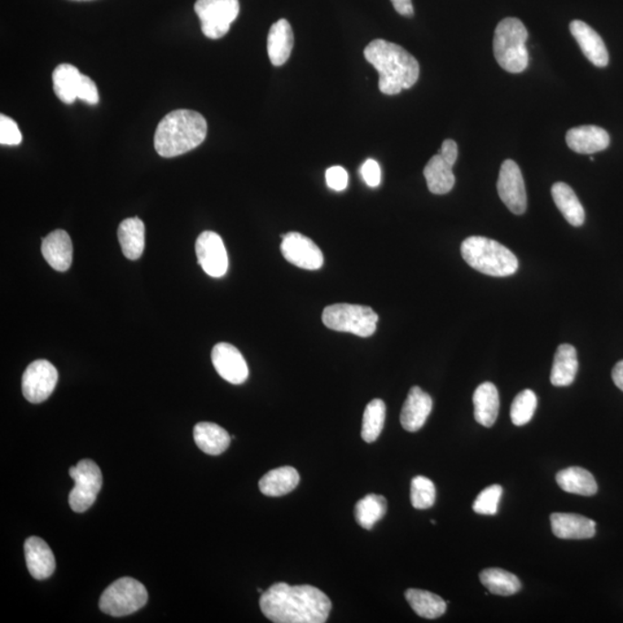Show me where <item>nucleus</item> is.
Instances as JSON below:
<instances>
[{"label": "nucleus", "instance_id": "f257e3e1", "mask_svg": "<svg viewBox=\"0 0 623 623\" xmlns=\"http://www.w3.org/2000/svg\"><path fill=\"white\" fill-rule=\"evenodd\" d=\"M260 607L263 616L275 623H323L332 602L318 587L280 582L262 592Z\"/></svg>", "mask_w": 623, "mask_h": 623}, {"label": "nucleus", "instance_id": "f03ea898", "mask_svg": "<svg viewBox=\"0 0 623 623\" xmlns=\"http://www.w3.org/2000/svg\"><path fill=\"white\" fill-rule=\"evenodd\" d=\"M364 56L379 73V90L385 95H397L418 81V61L397 44L375 39L365 48Z\"/></svg>", "mask_w": 623, "mask_h": 623}, {"label": "nucleus", "instance_id": "7ed1b4c3", "mask_svg": "<svg viewBox=\"0 0 623 623\" xmlns=\"http://www.w3.org/2000/svg\"><path fill=\"white\" fill-rule=\"evenodd\" d=\"M205 117L193 110L179 109L160 121L153 137L157 153L165 159L184 155L199 147L207 137Z\"/></svg>", "mask_w": 623, "mask_h": 623}, {"label": "nucleus", "instance_id": "20e7f679", "mask_svg": "<svg viewBox=\"0 0 623 623\" xmlns=\"http://www.w3.org/2000/svg\"><path fill=\"white\" fill-rule=\"evenodd\" d=\"M464 261L480 273L506 278L519 269V260L511 249L486 237L472 236L465 239L460 247Z\"/></svg>", "mask_w": 623, "mask_h": 623}, {"label": "nucleus", "instance_id": "39448f33", "mask_svg": "<svg viewBox=\"0 0 623 623\" xmlns=\"http://www.w3.org/2000/svg\"><path fill=\"white\" fill-rule=\"evenodd\" d=\"M528 30L516 17H507L495 29L493 49L495 59L509 73L523 72L529 64L526 49Z\"/></svg>", "mask_w": 623, "mask_h": 623}, {"label": "nucleus", "instance_id": "423d86ee", "mask_svg": "<svg viewBox=\"0 0 623 623\" xmlns=\"http://www.w3.org/2000/svg\"><path fill=\"white\" fill-rule=\"evenodd\" d=\"M377 320L375 312L363 305L333 304L322 313V322L327 328L359 337L372 336L376 331Z\"/></svg>", "mask_w": 623, "mask_h": 623}, {"label": "nucleus", "instance_id": "0eeeda50", "mask_svg": "<svg viewBox=\"0 0 623 623\" xmlns=\"http://www.w3.org/2000/svg\"><path fill=\"white\" fill-rule=\"evenodd\" d=\"M146 587L134 578L122 577L104 590L100 598V609L108 616H130L147 604Z\"/></svg>", "mask_w": 623, "mask_h": 623}, {"label": "nucleus", "instance_id": "6e6552de", "mask_svg": "<svg viewBox=\"0 0 623 623\" xmlns=\"http://www.w3.org/2000/svg\"><path fill=\"white\" fill-rule=\"evenodd\" d=\"M76 486L69 493V503L72 511L85 512L93 506L102 489L103 476L98 464L91 459H82L76 467L69 469Z\"/></svg>", "mask_w": 623, "mask_h": 623}, {"label": "nucleus", "instance_id": "1a4fd4ad", "mask_svg": "<svg viewBox=\"0 0 623 623\" xmlns=\"http://www.w3.org/2000/svg\"><path fill=\"white\" fill-rule=\"evenodd\" d=\"M239 0H196L195 10L206 37H226L239 15Z\"/></svg>", "mask_w": 623, "mask_h": 623}, {"label": "nucleus", "instance_id": "9d476101", "mask_svg": "<svg viewBox=\"0 0 623 623\" xmlns=\"http://www.w3.org/2000/svg\"><path fill=\"white\" fill-rule=\"evenodd\" d=\"M58 383V372L50 362L39 359L30 364L22 375V394L28 402L38 405L47 401Z\"/></svg>", "mask_w": 623, "mask_h": 623}, {"label": "nucleus", "instance_id": "9b49d317", "mask_svg": "<svg viewBox=\"0 0 623 623\" xmlns=\"http://www.w3.org/2000/svg\"><path fill=\"white\" fill-rule=\"evenodd\" d=\"M282 252L285 260L292 263L298 269L306 270H318L323 265V254L322 249L313 240L298 232H289L282 235Z\"/></svg>", "mask_w": 623, "mask_h": 623}, {"label": "nucleus", "instance_id": "f8f14e48", "mask_svg": "<svg viewBox=\"0 0 623 623\" xmlns=\"http://www.w3.org/2000/svg\"><path fill=\"white\" fill-rule=\"evenodd\" d=\"M197 262L205 273L212 278H223L229 269V259L221 236L213 231H205L197 237L195 243Z\"/></svg>", "mask_w": 623, "mask_h": 623}, {"label": "nucleus", "instance_id": "ddd939ff", "mask_svg": "<svg viewBox=\"0 0 623 623\" xmlns=\"http://www.w3.org/2000/svg\"><path fill=\"white\" fill-rule=\"evenodd\" d=\"M500 199L512 213L522 215L526 210V191L520 166L512 160L504 161L498 179Z\"/></svg>", "mask_w": 623, "mask_h": 623}, {"label": "nucleus", "instance_id": "4468645a", "mask_svg": "<svg viewBox=\"0 0 623 623\" xmlns=\"http://www.w3.org/2000/svg\"><path fill=\"white\" fill-rule=\"evenodd\" d=\"M212 362L215 370L227 383L241 385L248 380V363L236 346L229 343L215 345L212 351Z\"/></svg>", "mask_w": 623, "mask_h": 623}, {"label": "nucleus", "instance_id": "2eb2a0df", "mask_svg": "<svg viewBox=\"0 0 623 623\" xmlns=\"http://www.w3.org/2000/svg\"><path fill=\"white\" fill-rule=\"evenodd\" d=\"M569 28L587 60H590L597 68H605L608 65L607 48L594 28L581 20L573 21Z\"/></svg>", "mask_w": 623, "mask_h": 623}, {"label": "nucleus", "instance_id": "dca6fc26", "mask_svg": "<svg viewBox=\"0 0 623 623\" xmlns=\"http://www.w3.org/2000/svg\"><path fill=\"white\" fill-rule=\"evenodd\" d=\"M25 555L29 574L35 580H47L55 573L54 553L43 539L29 537L25 543Z\"/></svg>", "mask_w": 623, "mask_h": 623}, {"label": "nucleus", "instance_id": "f3484780", "mask_svg": "<svg viewBox=\"0 0 623 623\" xmlns=\"http://www.w3.org/2000/svg\"><path fill=\"white\" fill-rule=\"evenodd\" d=\"M433 401L419 387H412L401 412V424L407 432L419 431L431 415Z\"/></svg>", "mask_w": 623, "mask_h": 623}, {"label": "nucleus", "instance_id": "a211bd4d", "mask_svg": "<svg viewBox=\"0 0 623 623\" xmlns=\"http://www.w3.org/2000/svg\"><path fill=\"white\" fill-rule=\"evenodd\" d=\"M565 142L575 153L590 155V153L603 152L608 148L609 135L602 127L580 126L567 132Z\"/></svg>", "mask_w": 623, "mask_h": 623}, {"label": "nucleus", "instance_id": "6ab92c4d", "mask_svg": "<svg viewBox=\"0 0 623 623\" xmlns=\"http://www.w3.org/2000/svg\"><path fill=\"white\" fill-rule=\"evenodd\" d=\"M42 254L55 270H69L73 258L71 237L64 230L52 231L42 241Z\"/></svg>", "mask_w": 623, "mask_h": 623}, {"label": "nucleus", "instance_id": "aec40b11", "mask_svg": "<svg viewBox=\"0 0 623 623\" xmlns=\"http://www.w3.org/2000/svg\"><path fill=\"white\" fill-rule=\"evenodd\" d=\"M551 524L553 533L560 539H589L596 534V522L582 515L554 512Z\"/></svg>", "mask_w": 623, "mask_h": 623}, {"label": "nucleus", "instance_id": "412c9836", "mask_svg": "<svg viewBox=\"0 0 623 623\" xmlns=\"http://www.w3.org/2000/svg\"><path fill=\"white\" fill-rule=\"evenodd\" d=\"M293 49V32L288 20L280 19L275 22L267 38V50L269 59L274 66L287 63Z\"/></svg>", "mask_w": 623, "mask_h": 623}, {"label": "nucleus", "instance_id": "4be33fe9", "mask_svg": "<svg viewBox=\"0 0 623 623\" xmlns=\"http://www.w3.org/2000/svg\"><path fill=\"white\" fill-rule=\"evenodd\" d=\"M300 473L292 467L274 469L259 481V489L266 497H283L292 492L300 484Z\"/></svg>", "mask_w": 623, "mask_h": 623}, {"label": "nucleus", "instance_id": "5701e85b", "mask_svg": "<svg viewBox=\"0 0 623 623\" xmlns=\"http://www.w3.org/2000/svg\"><path fill=\"white\" fill-rule=\"evenodd\" d=\"M196 446L208 455H221L229 449L231 437L225 428L214 423H199L193 429Z\"/></svg>", "mask_w": 623, "mask_h": 623}, {"label": "nucleus", "instance_id": "b1692460", "mask_svg": "<svg viewBox=\"0 0 623 623\" xmlns=\"http://www.w3.org/2000/svg\"><path fill=\"white\" fill-rule=\"evenodd\" d=\"M475 418L485 428H492L497 421L500 407L499 392L492 383L478 385L473 394Z\"/></svg>", "mask_w": 623, "mask_h": 623}, {"label": "nucleus", "instance_id": "393cba45", "mask_svg": "<svg viewBox=\"0 0 623 623\" xmlns=\"http://www.w3.org/2000/svg\"><path fill=\"white\" fill-rule=\"evenodd\" d=\"M82 74L76 66L71 64H60L57 66L52 73V82L57 98L65 104H73L78 100L79 90H80Z\"/></svg>", "mask_w": 623, "mask_h": 623}, {"label": "nucleus", "instance_id": "a878e982", "mask_svg": "<svg viewBox=\"0 0 623 623\" xmlns=\"http://www.w3.org/2000/svg\"><path fill=\"white\" fill-rule=\"evenodd\" d=\"M556 482L565 492L592 497L598 492V485L591 472L580 467H570L556 473Z\"/></svg>", "mask_w": 623, "mask_h": 623}, {"label": "nucleus", "instance_id": "bb28decb", "mask_svg": "<svg viewBox=\"0 0 623 623\" xmlns=\"http://www.w3.org/2000/svg\"><path fill=\"white\" fill-rule=\"evenodd\" d=\"M578 371L576 349L570 344L560 345L554 355L551 383L555 387H567L574 383Z\"/></svg>", "mask_w": 623, "mask_h": 623}, {"label": "nucleus", "instance_id": "cd10ccee", "mask_svg": "<svg viewBox=\"0 0 623 623\" xmlns=\"http://www.w3.org/2000/svg\"><path fill=\"white\" fill-rule=\"evenodd\" d=\"M428 187L433 195H447L455 185L453 165L449 164L440 153L433 156L424 169Z\"/></svg>", "mask_w": 623, "mask_h": 623}, {"label": "nucleus", "instance_id": "c85d7f7f", "mask_svg": "<svg viewBox=\"0 0 623 623\" xmlns=\"http://www.w3.org/2000/svg\"><path fill=\"white\" fill-rule=\"evenodd\" d=\"M118 240L122 254L130 260H138L144 251V225L142 219H124L118 227Z\"/></svg>", "mask_w": 623, "mask_h": 623}, {"label": "nucleus", "instance_id": "c756f323", "mask_svg": "<svg viewBox=\"0 0 623 623\" xmlns=\"http://www.w3.org/2000/svg\"><path fill=\"white\" fill-rule=\"evenodd\" d=\"M553 200L569 225L582 227L586 221L585 208L572 187L565 183H556L552 187Z\"/></svg>", "mask_w": 623, "mask_h": 623}, {"label": "nucleus", "instance_id": "7c9ffc66", "mask_svg": "<svg viewBox=\"0 0 623 623\" xmlns=\"http://www.w3.org/2000/svg\"><path fill=\"white\" fill-rule=\"evenodd\" d=\"M406 598L412 609L421 618H438L447 611L445 600L427 590H407Z\"/></svg>", "mask_w": 623, "mask_h": 623}, {"label": "nucleus", "instance_id": "2f4dec72", "mask_svg": "<svg viewBox=\"0 0 623 623\" xmlns=\"http://www.w3.org/2000/svg\"><path fill=\"white\" fill-rule=\"evenodd\" d=\"M482 586L491 594L498 596H512L521 590L522 585L516 575L500 568H487L480 575Z\"/></svg>", "mask_w": 623, "mask_h": 623}, {"label": "nucleus", "instance_id": "473e14b6", "mask_svg": "<svg viewBox=\"0 0 623 623\" xmlns=\"http://www.w3.org/2000/svg\"><path fill=\"white\" fill-rule=\"evenodd\" d=\"M387 512V502L377 494H368L355 504V521L364 529L371 530Z\"/></svg>", "mask_w": 623, "mask_h": 623}, {"label": "nucleus", "instance_id": "72a5a7b5", "mask_svg": "<svg viewBox=\"0 0 623 623\" xmlns=\"http://www.w3.org/2000/svg\"><path fill=\"white\" fill-rule=\"evenodd\" d=\"M385 420V405L383 399H373L368 403L363 417L362 438L364 441L372 443L377 440L383 432Z\"/></svg>", "mask_w": 623, "mask_h": 623}, {"label": "nucleus", "instance_id": "f704fd0d", "mask_svg": "<svg viewBox=\"0 0 623 623\" xmlns=\"http://www.w3.org/2000/svg\"><path fill=\"white\" fill-rule=\"evenodd\" d=\"M537 409V396L533 390L525 389L512 402L511 418L516 427H523L529 423Z\"/></svg>", "mask_w": 623, "mask_h": 623}, {"label": "nucleus", "instance_id": "c9c22d12", "mask_svg": "<svg viewBox=\"0 0 623 623\" xmlns=\"http://www.w3.org/2000/svg\"><path fill=\"white\" fill-rule=\"evenodd\" d=\"M437 491L433 481L417 476L411 481V503L416 509H428L436 503Z\"/></svg>", "mask_w": 623, "mask_h": 623}, {"label": "nucleus", "instance_id": "e433bc0d", "mask_svg": "<svg viewBox=\"0 0 623 623\" xmlns=\"http://www.w3.org/2000/svg\"><path fill=\"white\" fill-rule=\"evenodd\" d=\"M503 489L500 485H492L486 487L482 492L478 495L475 502H473V512L480 515L493 516L498 512L500 500L502 498Z\"/></svg>", "mask_w": 623, "mask_h": 623}, {"label": "nucleus", "instance_id": "4c0bfd02", "mask_svg": "<svg viewBox=\"0 0 623 623\" xmlns=\"http://www.w3.org/2000/svg\"><path fill=\"white\" fill-rule=\"evenodd\" d=\"M22 134L16 122L5 115L0 116V143L3 146H19Z\"/></svg>", "mask_w": 623, "mask_h": 623}, {"label": "nucleus", "instance_id": "58836bf2", "mask_svg": "<svg viewBox=\"0 0 623 623\" xmlns=\"http://www.w3.org/2000/svg\"><path fill=\"white\" fill-rule=\"evenodd\" d=\"M326 181L329 188L333 191H344L349 185L348 171L342 166L336 165L329 168L326 173Z\"/></svg>", "mask_w": 623, "mask_h": 623}, {"label": "nucleus", "instance_id": "ea45409f", "mask_svg": "<svg viewBox=\"0 0 623 623\" xmlns=\"http://www.w3.org/2000/svg\"><path fill=\"white\" fill-rule=\"evenodd\" d=\"M78 99L83 100L90 105H96L100 102V95L98 86L91 80L90 77L83 76L80 90H79Z\"/></svg>", "mask_w": 623, "mask_h": 623}, {"label": "nucleus", "instance_id": "a19ab883", "mask_svg": "<svg viewBox=\"0 0 623 623\" xmlns=\"http://www.w3.org/2000/svg\"><path fill=\"white\" fill-rule=\"evenodd\" d=\"M364 182L370 187H377L381 183V169L375 160H367L361 168Z\"/></svg>", "mask_w": 623, "mask_h": 623}, {"label": "nucleus", "instance_id": "79ce46f5", "mask_svg": "<svg viewBox=\"0 0 623 623\" xmlns=\"http://www.w3.org/2000/svg\"><path fill=\"white\" fill-rule=\"evenodd\" d=\"M438 153H440L443 159L449 162V164L454 166L459 156L458 144H456L454 140H445Z\"/></svg>", "mask_w": 623, "mask_h": 623}, {"label": "nucleus", "instance_id": "37998d69", "mask_svg": "<svg viewBox=\"0 0 623 623\" xmlns=\"http://www.w3.org/2000/svg\"><path fill=\"white\" fill-rule=\"evenodd\" d=\"M393 6L399 15L405 16H414V6H412V0H392Z\"/></svg>", "mask_w": 623, "mask_h": 623}, {"label": "nucleus", "instance_id": "c03bdc74", "mask_svg": "<svg viewBox=\"0 0 623 623\" xmlns=\"http://www.w3.org/2000/svg\"><path fill=\"white\" fill-rule=\"evenodd\" d=\"M612 377L614 384H616L617 387L623 392V361L618 362L617 365L614 366Z\"/></svg>", "mask_w": 623, "mask_h": 623}, {"label": "nucleus", "instance_id": "a18cd8bd", "mask_svg": "<svg viewBox=\"0 0 623 623\" xmlns=\"http://www.w3.org/2000/svg\"><path fill=\"white\" fill-rule=\"evenodd\" d=\"M76 2H90V0H76Z\"/></svg>", "mask_w": 623, "mask_h": 623}]
</instances>
